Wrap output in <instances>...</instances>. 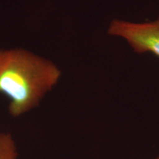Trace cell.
I'll return each instance as SVG.
<instances>
[{"label": "cell", "instance_id": "cell-1", "mask_svg": "<svg viewBox=\"0 0 159 159\" xmlns=\"http://www.w3.org/2000/svg\"><path fill=\"white\" fill-rule=\"evenodd\" d=\"M61 77L57 65L27 49H0V94L8 98L13 117L36 108Z\"/></svg>", "mask_w": 159, "mask_h": 159}, {"label": "cell", "instance_id": "cell-2", "mask_svg": "<svg viewBox=\"0 0 159 159\" xmlns=\"http://www.w3.org/2000/svg\"><path fill=\"white\" fill-rule=\"evenodd\" d=\"M108 33L124 39L135 52H150L159 57V19L142 23L114 19L109 25Z\"/></svg>", "mask_w": 159, "mask_h": 159}, {"label": "cell", "instance_id": "cell-3", "mask_svg": "<svg viewBox=\"0 0 159 159\" xmlns=\"http://www.w3.org/2000/svg\"><path fill=\"white\" fill-rule=\"evenodd\" d=\"M18 149L15 140L8 133H0V159H17Z\"/></svg>", "mask_w": 159, "mask_h": 159}, {"label": "cell", "instance_id": "cell-4", "mask_svg": "<svg viewBox=\"0 0 159 159\" xmlns=\"http://www.w3.org/2000/svg\"><path fill=\"white\" fill-rule=\"evenodd\" d=\"M156 159H159V156H158V158H156Z\"/></svg>", "mask_w": 159, "mask_h": 159}]
</instances>
